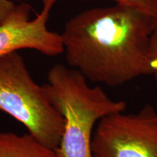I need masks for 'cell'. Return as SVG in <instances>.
Returning <instances> with one entry per match:
<instances>
[{"mask_svg": "<svg viewBox=\"0 0 157 157\" xmlns=\"http://www.w3.org/2000/svg\"><path fill=\"white\" fill-rule=\"evenodd\" d=\"M88 1V0H83ZM157 20V0H113Z\"/></svg>", "mask_w": 157, "mask_h": 157, "instance_id": "52a82bcc", "label": "cell"}, {"mask_svg": "<svg viewBox=\"0 0 157 157\" xmlns=\"http://www.w3.org/2000/svg\"><path fill=\"white\" fill-rule=\"evenodd\" d=\"M0 157H58L56 151L29 134L0 131Z\"/></svg>", "mask_w": 157, "mask_h": 157, "instance_id": "8992f818", "label": "cell"}, {"mask_svg": "<svg viewBox=\"0 0 157 157\" xmlns=\"http://www.w3.org/2000/svg\"><path fill=\"white\" fill-rule=\"evenodd\" d=\"M50 101L63 118L64 128L56 151L58 157H93L94 130L102 118L126 111L123 101L111 99L101 86H90L77 70L56 64L43 84Z\"/></svg>", "mask_w": 157, "mask_h": 157, "instance_id": "7a4b0ae2", "label": "cell"}, {"mask_svg": "<svg viewBox=\"0 0 157 157\" xmlns=\"http://www.w3.org/2000/svg\"><path fill=\"white\" fill-rule=\"evenodd\" d=\"M91 150L93 157H157V111L146 104L136 113L102 118Z\"/></svg>", "mask_w": 157, "mask_h": 157, "instance_id": "277c9868", "label": "cell"}, {"mask_svg": "<svg viewBox=\"0 0 157 157\" xmlns=\"http://www.w3.org/2000/svg\"><path fill=\"white\" fill-rule=\"evenodd\" d=\"M0 111L19 121L44 146L55 151L58 148L63 118L17 51L0 58Z\"/></svg>", "mask_w": 157, "mask_h": 157, "instance_id": "3957f363", "label": "cell"}, {"mask_svg": "<svg viewBox=\"0 0 157 157\" xmlns=\"http://www.w3.org/2000/svg\"><path fill=\"white\" fill-rule=\"evenodd\" d=\"M156 21L119 4L82 12L60 34L66 62L88 81L109 87L152 75L150 43Z\"/></svg>", "mask_w": 157, "mask_h": 157, "instance_id": "6da1fadb", "label": "cell"}, {"mask_svg": "<svg viewBox=\"0 0 157 157\" xmlns=\"http://www.w3.org/2000/svg\"><path fill=\"white\" fill-rule=\"evenodd\" d=\"M57 0H42V9L31 19V7L25 3L15 7L0 24V58L23 49L34 50L54 57L63 53L61 35L50 31L48 23Z\"/></svg>", "mask_w": 157, "mask_h": 157, "instance_id": "5b68a950", "label": "cell"}, {"mask_svg": "<svg viewBox=\"0 0 157 157\" xmlns=\"http://www.w3.org/2000/svg\"><path fill=\"white\" fill-rule=\"evenodd\" d=\"M150 60L153 72L152 75L157 81V20L151 38Z\"/></svg>", "mask_w": 157, "mask_h": 157, "instance_id": "ba28073f", "label": "cell"}, {"mask_svg": "<svg viewBox=\"0 0 157 157\" xmlns=\"http://www.w3.org/2000/svg\"><path fill=\"white\" fill-rule=\"evenodd\" d=\"M16 5L11 0H0V24L5 21Z\"/></svg>", "mask_w": 157, "mask_h": 157, "instance_id": "9c48e42d", "label": "cell"}]
</instances>
